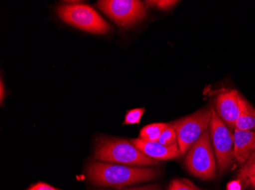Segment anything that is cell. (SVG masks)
Returning <instances> with one entry per match:
<instances>
[{"label": "cell", "mask_w": 255, "mask_h": 190, "mask_svg": "<svg viewBox=\"0 0 255 190\" xmlns=\"http://www.w3.org/2000/svg\"><path fill=\"white\" fill-rule=\"evenodd\" d=\"M87 176L92 184L100 187L121 189L137 183L153 181L160 172L154 168L116 165L93 161L87 168Z\"/></svg>", "instance_id": "obj_1"}, {"label": "cell", "mask_w": 255, "mask_h": 190, "mask_svg": "<svg viewBox=\"0 0 255 190\" xmlns=\"http://www.w3.org/2000/svg\"><path fill=\"white\" fill-rule=\"evenodd\" d=\"M94 158L104 162L117 163L128 166H154L157 160L149 158L139 151L131 141L123 138L100 137L97 139Z\"/></svg>", "instance_id": "obj_2"}, {"label": "cell", "mask_w": 255, "mask_h": 190, "mask_svg": "<svg viewBox=\"0 0 255 190\" xmlns=\"http://www.w3.org/2000/svg\"><path fill=\"white\" fill-rule=\"evenodd\" d=\"M209 133L219 172L223 173L233 168L237 161L235 156L234 135L218 116L214 108H213L211 121L209 126Z\"/></svg>", "instance_id": "obj_3"}, {"label": "cell", "mask_w": 255, "mask_h": 190, "mask_svg": "<svg viewBox=\"0 0 255 190\" xmlns=\"http://www.w3.org/2000/svg\"><path fill=\"white\" fill-rule=\"evenodd\" d=\"M190 174L202 180H212L216 176V160L210 133L206 131L192 145L185 158Z\"/></svg>", "instance_id": "obj_4"}, {"label": "cell", "mask_w": 255, "mask_h": 190, "mask_svg": "<svg viewBox=\"0 0 255 190\" xmlns=\"http://www.w3.org/2000/svg\"><path fill=\"white\" fill-rule=\"evenodd\" d=\"M57 15L67 24L93 34H107L111 27L98 12L85 4H67L60 5Z\"/></svg>", "instance_id": "obj_5"}, {"label": "cell", "mask_w": 255, "mask_h": 190, "mask_svg": "<svg viewBox=\"0 0 255 190\" xmlns=\"http://www.w3.org/2000/svg\"><path fill=\"white\" fill-rule=\"evenodd\" d=\"M213 108L201 110L171 124L177 136L182 154H185L201 135L207 131L212 118Z\"/></svg>", "instance_id": "obj_6"}, {"label": "cell", "mask_w": 255, "mask_h": 190, "mask_svg": "<svg viewBox=\"0 0 255 190\" xmlns=\"http://www.w3.org/2000/svg\"><path fill=\"white\" fill-rule=\"evenodd\" d=\"M97 7L120 26L134 25L145 17L144 4L137 0H103Z\"/></svg>", "instance_id": "obj_7"}, {"label": "cell", "mask_w": 255, "mask_h": 190, "mask_svg": "<svg viewBox=\"0 0 255 190\" xmlns=\"http://www.w3.org/2000/svg\"><path fill=\"white\" fill-rule=\"evenodd\" d=\"M242 98L237 91L231 90L219 94L215 100V111L229 128H236L241 114Z\"/></svg>", "instance_id": "obj_8"}, {"label": "cell", "mask_w": 255, "mask_h": 190, "mask_svg": "<svg viewBox=\"0 0 255 190\" xmlns=\"http://www.w3.org/2000/svg\"><path fill=\"white\" fill-rule=\"evenodd\" d=\"M131 142L147 157L157 161L177 158L182 154L178 144L173 146H165L158 141H145L140 138L131 139Z\"/></svg>", "instance_id": "obj_9"}, {"label": "cell", "mask_w": 255, "mask_h": 190, "mask_svg": "<svg viewBox=\"0 0 255 190\" xmlns=\"http://www.w3.org/2000/svg\"><path fill=\"white\" fill-rule=\"evenodd\" d=\"M234 147L236 161L244 164L255 151V131L235 128Z\"/></svg>", "instance_id": "obj_10"}, {"label": "cell", "mask_w": 255, "mask_h": 190, "mask_svg": "<svg viewBox=\"0 0 255 190\" xmlns=\"http://www.w3.org/2000/svg\"><path fill=\"white\" fill-rule=\"evenodd\" d=\"M238 180L244 189H255V151L242 164L238 174Z\"/></svg>", "instance_id": "obj_11"}, {"label": "cell", "mask_w": 255, "mask_h": 190, "mask_svg": "<svg viewBox=\"0 0 255 190\" xmlns=\"http://www.w3.org/2000/svg\"><path fill=\"white\" fill-rule=\"evenodd\" d=\"M239 130H255V108L244 98L242 100L241 114L236 123V128Z\"/></svg>", "instance_id": "obj_12"}, {"label": "cell", "mask_w": 255, "mask_h": 190, "mask_svg": "<svg viewBox=\"0 0 255 190\" xmlns=\"http://www.w3.org/2000/svg\"><path fill=\"white\" fill-rule=\"evenodd\" d=\"M167 124H153L141 128L139 138L149 141H157L162 132L168 127Z\"/></svg>", "instance_id": "obj_13"}, {"label": "cell", "mask_w": 255, "mask_h": 190, "mask_svg": "<svg viewBox=\"0 0 255 190\" xmlns=\"http://www.w3.org/2000/svg\"><path fill=\"white\" fill-rule=\"evenodd\" d=\"M159 143L165 146H173L177 143V136L175 130L172 127L171 124L163 131L158 139Z\"/></svg>", "instance_id": "obj_14"}, {"label": "cell", "mask_w": 255, "mask_h": 190, "mask_svg": "<svg viewBox=\"0 0 255 190\" xmlns=\"http://www.w3.org/2000/svg\"><path fill=\"white\" fill-rule=\"evenodd\" d=\"M145 112L144 108H137L128 111L125 117L124 125H131V124H138L141 121V117Z\"/></svg>", "instance_id": "obj_15"}, {"label": "cell", "mask_w": 255, "mask_h": 190, "mask_svg": "<svg viewBox=\"0 0 255 190\" xmlns=\"http://www.w3.org/2000/svg\"><path fill=\"white\" fill-rule=\"evenodd\" d=\"M169 190H200L193 183L186 179H176L170 183Z\"/></svg>", "instance_id": "obj_16"}, {"label": "cell", "mask_w": 255, "mask_h": 190, "mask_svg": "<svg viewBox=\"0 0 255 190\" xmlns=\"http://www.w3.org/2000/svg\"><path fill=\"white\" fill-rule=\"evenodd\" d=\"M146 4L149 6L157 7L160 9H170L173 8L179 1L174 0H158V1H146Z\"/></svg>", "instance_id": "obj_17"}, {"label": "cell", "mask_w": 255, "mask_h": 190, "mask_svg": "<svg viewBox=\"0 0 255 190\" xmlns=\"http://www.w3.org/2000/svg\"><path fill=\"white\" fill-rule=\"evenodd\" d=\"M31 190H58L54 187H51L48 184H44V183H39V184L34 185L31 187Z\"/></svg>", "instance_id": "obj_18"}, {"label": "cell", "mask_w": 255, "mask_h": 190, "mask_svg": "<svg viewBox=\"0 0 255 190\" xmlns=\"http://www.w3.org/2000/svg\"><path fill=\"white\" fill-rule=\"evenodd\" d=\"M121 190H161L160 187L157 184L154 185L145 186V187H137V188L127 189Z\"/></svg>", "instance_id": "obj_19"}, {"label": "cell", "mask_w": 255, "mask_h": 190, "mask_svg": "<svg viewBox=\"0 0 255 190\" xmlns=\"http://www.w3.org/2000/svg\"><path fill=\"white\" fill-rule=\"evenodd\" d=\"M1 101H2V100H3V85H2V81H1Z\"/></svg>", "instance_id": "obj_20"}, {"label": "cell", "mask_w": 255, "mask_h": 190, "mask_svg": "<svg viewBox=\"0 0 255 190\" xmlns=\"http://www.w3.org/2000/svg\"><path fill=\"white\" fill-rule=\"evenodd\" d=\"M31 190V189H29V190Z\"/></svg>", "instance_id": "obj_21"}]
</instances>
